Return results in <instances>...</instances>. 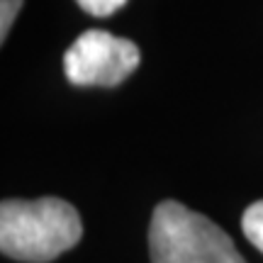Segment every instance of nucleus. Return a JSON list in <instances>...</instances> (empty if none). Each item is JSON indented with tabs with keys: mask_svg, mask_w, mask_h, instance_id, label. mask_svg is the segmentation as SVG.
<instances>
[{
	"mask_svg": "<svg viewBox=\"0 0 263 263\" xmlns=\"http://www.w3.org/2000/svg\"><path fill=\"white\" fill-rule=\"evenodd\" d=\"M81 236V215L66 200H3L0 205V251L8 258L49 263L73 249Z\"/></svg>",
	"mask_w": 263,
	"mask_h": 263,
	"instance_id": "f257e3e1",
	"label": "nucleus"
},
{
	"mask_svg": "<svg viewBox=\"0 0 263 263\" xmlns=\"http://www.w3.org/2000/svg\"><path fill=\"white\" fill-rule=\"evenodd\" d=\"M149 256L151 263H246L222 227L176 200L151 215Z\"/></svg>",
	"mask_w": 263,
	"mask_h": 263,
	"instance_id": "f03ea898",
	"label": "nucleus"
},
{
	"mask_svg": "<svg viewBox=\"0 0 263 263\" xmlns=\"http://www.w3.org/2000/svg\"><path fill=\"white\" fill-rule=\"evenodd\" d=\"M139 47L103 29H88L64 54L66 78L73 85H120L139 66Z\"/></svg>",
	"mask_w": 263,
	"mask_h": 263,
	"instance_id": "7ed1b4c3",
	"label": "nucleus"
},
{
	"mask_svg": "<svg viewBox=\"0 0 263 263\" xmlns=\"http://www.w3.org/2000/svg\"><path fill=\"white\" fill-rule=\"evenodd\" d=\"M241 229L246 239L263 254V200L246 207V212L241 215Z\"/></svg>",
	"mask_w": 263,
	"mask_h": 263,
	"instance_id": "20e7f679",
	"label": "nucleus"
},
{
	"mask_svg": "<svg viewBox=\"0 0 263 263\" xmlns=\"http://www.w3.org/2000/svg\"><path fill=\"white\" fill-rule=\"evenodd\" d=\"M76 3L93 17H110L112 12L127 5V0H76Z\"/></svg>",
	"mask_w": 263,
	"mask_h": 263,
	"instance_id": "39448f33",
	"label": "nucleus"
},
{
	"mask_svg": "<svg viewBox=\"0 0 263 263\" xmlns=\"http://www.w3.org/2000/svg\"><path fill=\"white\" fill-rule=\"evenodd\" d=\"M25 0H0V42H5L10 34V27L17 17L20 8Z\"/></svg>",
	"mask_w": 263,
	"mask_h": 263,
	"instance_id": "423d86ee",
	"label": "nucleus"
}]
</instances>
